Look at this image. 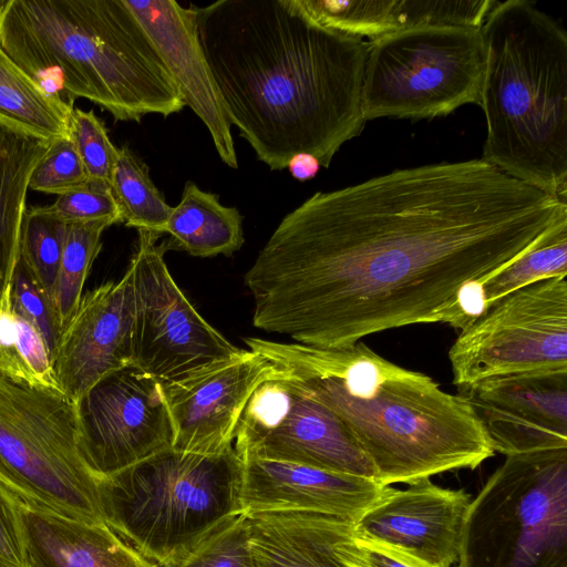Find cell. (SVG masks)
<instances>
[{"mask_svg":"<svg viewBox=\"0 0 567 567\" xmlns=\"http://www.w3.org/2000/svg\"><path fill=\"white\" fill-rule=\"evenodd\" d=\"M14 497L24 567H162L104 523L79 520Z\"/></svg>","mask_w":567,"mask_h":567,"instance_id":"cell-20","label":"cell"},{"mask_svg":"<svg viewBox=\"0 0 567 567\" xmlns=\"http://www.w3.org/2000/svg\"><path fill=\"white\" fill-rule=\"evenodd\" d=\"M80 451L97 480L173 447L163 385L136 365L113 371L78 401Z\"/></svg>","mask_w":567,"mask_h":567,"instance_id":"cell-13","label":"cell"},{"mask_svg":"<svg viewBox=\"0 0 567 567\" xmlns=\"http://www.w3.org/2000/svg\"><path fill=\"white\" fill-rule=\"evenodd\" d=\"M243 461L161 451L97 481L104 523L146 558L176 566L224 523L243 513Z\"/></svg>","mask_w":567,"mask_h":567,"instance_id":"cell-6","label":"cell"},{"mask_svg":"<svg viewBox=\"0 0 567 567\" xmlns=\"http://www.w3.org/2000/svg\"><path fill=\"white\" fill-rule=\"evenodd\" d=\"M567 199L481 158L394 169L317 192L288 213L244 279L252 324L340 349L439 315L519 258Z\"/></svg>","mask_w":567,"mask_h":567,"instance_id":"cell-1","label":"cell"},{"mask_svg":"<svg viewBox=\"0 0 567 567\" xmlns=\"http://www.w3.org/2000/svg\"><path fill=\"white\" fill-rule=\"evenodd\" d=\"M141 22L173 76L185 106L202 120L219 158L238 167L231 123L199 42L194 4L174 0H124Z\"/></svg>","mask_w":567,"mask_h":567,"instance_id":"cell-18","label":"cell"},{"mask_svg":"<svg viewBox=\"0 0 567 567\" xmlns=\"http://www.w3.org/2000/svg\"><path fill=\"white\" fill-rule=\"evenodd\" d=\"M243 513L306 511L355 520L383 493L373 478L334 473L302 464L241 458Z\"/></svg>","mask_w":567,"mask_h":567,"instance_id":"cell-19","label":"cell"},{"mask_svg":"<svg viewBox=\"0 0 567 567\" xmlns=\"http://www.w3.org/2000/svg\"><path fill=\"white\" fill-rule=\"evenodd\" d=\"M449 360L458 391L494 377L567 371V276L493 302L461 331Z\"/></svg>","mask_w":567,"mask_h":567,"instance_id":"cell-10","label":"cell"},{"mask_svg":"<svg viewBox=\"0 0 567 567\" xmlns=\"http://www.w3.org/2000/svg\"><path fill=\"white\" fill-rule=\"evenodd\" d=\"M458 394L472 405L495 452L567 449V371L488 378Z\"/></svg>","mask_w":567,"mask_h":567,"instance_id":"cell-14","label":"cell"},{"mask_svg":"<svg viewBox=\"0 0 567 567\" xmlns=\"http://www.w3.org/2000/svg\"><path fill=\"white\" fill-rule=\"evenodd\" d=\"M567 276V218L549 228L519 258L494 275L465 285L437 322L463 330L496 300L537 281Z\"/></svg>","mask_w":567,"mask_h":567,"instance_id":"cell-23","label":"cell"},{"mask_svg":"<svg viewBox=\"0 0 567 567\" xmlns=\"http://www.w3.org/2000/svg\"><path fill=\"white\" fill-rule=\"evenodd\" d=\"M40 209L65 225L99 223L110 227L122 223L111 189L90 183L80 189L59 195L53 204Z\"/></svg>","mask_w":567,"mask_h":567,"instance_id":"cell-35","label":"cell"},{"mask_svg":"<svg viewBox=\"0 0 567 567\" xmlns=\"http://www.w3.org/2000/svg\"><path fill=\"white\" fill-rule=\"evenodd\" d=\"M0 47L45 91L73 107L93 102L115 121L167 117L182 94L124 0L0 2Z\"/></svg>","mask_w":567,"mask_h":567,"instance_id":"cell-4","label":"cell"},{"mask_svg":"<svg viewBox=\"0 0 567 567\" xmlns=\"http://www.w3.org/2000/svg\"><path fill=\"white\" fill-rule=\"evenodd\" d=\"M485 68L481 28L422 25L368 41L363 117L434 118L481 105Z\"/></svg>","mask_w":567,"mask_h":567,"instance_id":"cell-9","label":"cell"},{"mask_svg":"<svg viewBox=\"0 0 567 567\" xmlns=\"http://www.w3.org/2000/svg\"><path fill=\"white\" fill-rule=\"evenodd\" d=\"M234 441L240 458L290 462L373 480L377 476L351 431L279 371L251 394Z\"/></svg>","mask_w":567,"mask_h":567,"instance_id":"cell-12","label":"cell"},{"mask_svg":"<svg viewBox=\"0 0 567 567\" xmlns=\"http://www.w3.org/2000/svg\"><path fill=\"white\" fill-rule=\"evenodd\" d=\"M0 557L24 567L17 501L0 482Z\"/></svg>","mask_w":567,"mask_h":567,"instance_id":"cell-37","label":"cell"},{"mask_svg":"<svg viewBox=\"0 0 567 567\" xmlns=\"http://www.w3.org/2000/svg\"><path fill=\"white\" fill-rule=\"evenodd\" d=\"M65 229V224L44 214L40 207L27 208L20 233L19 258L28 266L51 300Z\"/></svg>","mask_w":567,"mask_h":567,"instance_id":"cell-30","label":"cell"},{"mask_svg":"<svg viewBox=\"0 0 567 567\" xmlns=\"http://www.w3.org/2000/svg\"><path fill=\"white\" fill-rule=\"evenodd\" d=\"M74 107L45 91L0 47V125L50 144L70 137Z\"/></svg>","mask_w":567,"mask_h":567,"instance_id":"cell-26","label":"cell"},{"mask_svg":"<svg viewBox=\"0 0 567 567\" xmlns=\"http://www.w3.org/2000/svg\"><path fill=\"white\" fill-rule=\"evenodd\" d=\"M168 234L165 249L185 251L195 257L230 256L245 241L243 215L224 206L217 195L185 183L182 198L163 228Z\"/></svg>","mask_w":567,"mask_h":567,"instance_id":"cell-24","label":"cell"},{"mask_svg":"<svg viewBox=\"0 0 567 567\" xmlns=\"http://www.w3.org/2000/svg\"><path fill=\"white\" fill-rule=\"evenodd\" d=\"M340 554L349 567H437L354 532L341 543Z\"/></svg>","mask_w":567,"mask_h":567,"instance_id":"cell-36","label":"cell"},{"mask_svg":"<svg viewBox=\"0 0 567 567\" xmlns=\"http://www.w3.org/2000/svg\"><path fill=\"white\" fill-rule=\"evenodd\" d=\"M10 293L13 309L38 330L51 357L62 328L51 298L19 256L10 281Z\"/></svg>","mask_w":567,"mask_h":567,"instance_id":"cell-33","label":"cell"},{"mask_svg":"<svg viewBox=\"0 0 567 567\" xmlns=\"http://www.w3.org/2000/svg\"><path fill=\"white\" fill-rule=\"evenodd\" d=\"M456 567H567V449L506 456L471 498Z\"/></svg>","mask_w":567,"mask_h":567,"instance_id":"cell-7","label":"cell"},{"mask_svg":"<svg viewBox=\"0 0 567 567\" xmlns=\"http://www.w3.org/2000/svg\"><path fill=\"white\" fill-rule=\"evenodd\" d=\"M277 373L264 357L245 350L189 378L162 384L175 431L173 449L199 454L231 449L251 394Z\"/></svg>","mask_w":567,"mask_h":567,"instance_id":"cell-16","label":"cell"},{"mask_svg":"<svg viewBox=\"0 0 567 567\" xmlns=\"http://www.w3.org/2000/svg\"><path fill=\"white\" fill-rule=\"evenodd\" d=\"M0 567H22L0 557Z\"/></svg>","mask_w":567,"mask_h":567,"instance_id":"cell-39","label":"cell"},{"mask_svg":"<svg viewBox=\"0 0 567 567\" xmlns=\"http://www.w3.org/2000/svg\"><path fill=\"white\" fill-rule=\"evenodd\" d=\"M97 481L80 451L76 402L0 377V482L21 499L104 523Z\"/></svg>","mask_w":567,"mask_h":567,"instance_id":"cell-8","label":"cell"},{"mask_svg":"<svg viewBox=\"0 0 567 567\" xmlns=\"http://www.w3.org/2000/svg\"><path fill=\"white\" fill-rule=\"evenodd\" d=\"M408 488L385 486L355 520L353 532L437 567L457 561L458 543L471 495L422 478Z\"/></svg>","mask_w":567,"mask_h":567,"instance_id":"cell-17","label":"cell"},{"mask_svg":"<svg viewBox=\"0 0 567 567\" xmlns=\"http://www.w3.org/2000/svg\"><path fill=\"white\" fill-rule=\"evenodd\" d=\"M174 567H258L246 515L224 523Z\"/></svg>","mask_w":567,"mask_h":567,"instance_id":"cell-32","label":"cell"},{"mask_svg":"<svg viewBox=\"0 0 567 567\" xmlns=\"http://www.w3.org/2000/svg\"><path fill=\"white\" fill-rule=\"evenodd\" d=\"M107 227L99 223L66 225L52 299L62 330L78 309L90 269L102 247V234Z\"/></svg>","mask_w":567,"mask_h":567,"instance_id":"cell-29","label":"cell"},{"mask_svg":"<svg viewBox=\"0 0 567 567\" xmlns=\"http://www.w3.org/2000/svg\"><path fill=\"white\" fill-rule=\"evenodd\" d=\"M481 32V159L567 199V33L529 0L496 1Z\"/></svg>","mask_w":567,"mask_h":567,"instance_id":"cell-5","label":"cell"},{"mask_svg":"<svg viewBox=\"0 0 567 567\" xmlns=\"http://www.w3.org/2000/svg\"><path fill=\"white\" fill-rule=\"evenodd\" d=\"M320 167L321 165L318 159L308 153L293 155L287 164V168L291 176L299 182H306L315 178Z\"/></svg>","mask_w":567,"mask_h":567,"instance_id":"cell-38","label":"cell"},{"mask_svg":"<svg viewBox=\"0 0 567 567\" xmlns=\"http://www.w3.org/2000/svg\"><path fill=\"white\" fill-rule=\"evenodd\" d=\"M316 22L369 41L422 25L481 28L495 0H297Z\"/></svg>","mask_w":567,"mask_h":567,"instance_id":"cell-21","label":"cell"},{"mask_svg":"<svg viewBox=\"0 0 567 567\" xmlns=\"http://www.w3.org/2000/svg\"><path fill=\"white\" fill-rule=\"evenodd\" d=\"M0 377L61 391L43 338L12 307L10 282L0 298Z\"/></svg>","mask_w":567,"mask_h":567,"instance_id":"cell-27","label":"cell"},{"mask_svg":"<svg viewBox=\"0 0 567 567\" xmlns=\"http://www.w3.org/2000/svg\"><path fill=\"white\" fill-rule=\"evenodd\" d=\"M48 147L0 125V298L19 256L29 182Z\"/></svg>","mask_w":567,"mask_h":567,"instance_id":"cell-25","label":"cell"},{"mask_svg":"<svg viewBox=\"0 0 567 567\" xmlns=\"http://www.w3.org/2000/svg\"><path fill=\"white\" fill-rule=\"evenodd\" d=\"M245 515L258 567H349L340 545L353 532V520L306 511Z\"/></svg>","mask_w":567,"mask_h":567,"instance_id":"cell-22","label":"cell"},{"mask_svg":"<svg viewBox=\"0 0 567 567\" xmlns=\"http://www.w3.org/2000/svg\"><path fill=\"white\" fill-rule=\"evenodd\" d=\"M131 259L134 284L133 365L163 385L245 352L213 328L173 279L159 234L138 229Z\"/></svg>","mask_w":567,"mask_h":567,"instance_id":"cell-11","label":"cell"},{"mask_svg":"<svg viewBox=\"0 0 567 567\" xmlns=\"http://www.w3.org/2000/svg\"><path fill=\"white\" fill-rule=\"evenodd\" d=\"M70 137L82 161L90 184L111 189L117 147L111 142L104 123L93 110L74 109L70 120Z\"/></svg>","mask_w":567,"mask_h":567,"instance_id":"cell-31","label":"cell"},{"mask_svg":"<svg viewBox=\"0 0 567 567\" xmlns=\"http://www.w3.org/2000/svg\"><path fill=\"white\" fill-rule=\"evenodd\" d=\"M194 9L228 118L271 171L299 153L328 168L361 134L368 41L319 24L297 0H217Z\"/></svg>","mask_w":567,"mask_h":567,"instance_id":"cell-2","label":"cell"},{"mask_svg":"<svg viewBox=\"0 0 567 567\" xmlns=\"http://www.w3.org/2000/svg\"><path fill=\"white\" fill-rule=\"evenodd\" d=\"M111 193L125 226L163 235L173 207L153 184L147 165L126 145L117 148Z\"/></svg>","mask_w":567,"mask_h":567,"instance_id":"cell-28","label":"cell"},{"mask_svg":"<svg viewBox=\"0 0 567 567\" xmlns=\"http://www.w3.org/2000/svg\"><path fill=\"white\" fill-rule=\"evenodd\" d=\"M89 177L71 137L56 138L35 166L29 189L63 195L89 184Z\"/></svg>","mask_w":567,"mask_h":567,"instance_id":"cell-34","label":"cell"},{"mask_svg":"<svg viewBox=\"0 0 567 567\" xmlns=\"http://www.w3.org/2000/svg\"><path fill=\"white\" fill-rule=\"evenodd\" d=\"M134 284L117 281L82 296L51 355L60 390L75 402L106 374L133 364Z\"/></svg>","mask_w":567,"mask_h":567,"instance_id":"cell-15","label":"cell"},{"mask_svg":"<svg viewBox=\"0 0 567 567\" xmlns=\"http://www.w3.org/2000/svg\"><path fill=\"white\" fill-rule=\"evenodd\" d=\"M355 436L383 486L474 470L495 451L468 401L359 341L340 349L245 338Z\"/></svg>","mask_w":567,"mask_h":567,"instance_id":"cell-3","label":"cell"}]
</instances>
